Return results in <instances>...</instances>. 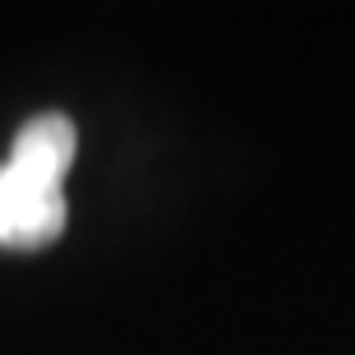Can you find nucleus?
I'll use <instances>...</instances> for the list:
<instances>
[{
    "label": "nucleus",
    "mask_w": 355,
    "mask_h": 355,
    "mask_svg": "<svg viewBox=\"0 0 355 355\" xmlns=\"http://www.w3.org/2000/svg\"><path fill=\"white\" fill-rule=\"evenodd\" d=\"M74 153H79V134L65 116H37L28 120L24 130L14 134L10 157L14 166H24L33 175H46V180L65 184V171L74 166Z\"/></svg>",
    "instance_id": "nucleus-2"
},
{
    "label": "nucleus",
    "mask_w": 355,
    "mask_h": 355,
    "mask_svg": "<svg viewBox=\"0 0 355 355\" xmlns=\"http://www.w3.org/2000/svg\"><path fill=\"white\" fill-rule=\"evenodd\" d=\"M65 231V194L46 175L24 166H0V245L10 250H37Z\"/></svg>",
    "instance_id": "nucleus-1"
}]
</instances>
